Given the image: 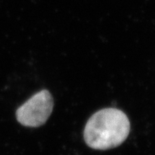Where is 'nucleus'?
<instances>
[{"mask_svg":"<svg viewBox=\"0 0 155 155\" xmlns=\"http://www.w3.org/2000/svg\"><path fill=\"white\" fill-rule=\"evenodd\" d=\"M130 122L124 112L115 108L101 110L87 122L84 138L87 145L95 150L118 147L127 139Z\"/></svg>","mask_w":155,"mask_h":155,"instance_id":"nucleus-1","label":"nucleus"},{"mask_svg":"<svg viewBox=\"0 0 155 155\" xmlns=\"http://www.w3.org/2000/svg\"><path fill=\"white\" fill-rule=\"evenodd\" d=\"M53 98L50 92L43 90L36 93L16 112L17 120L26 127H39L43 125L51 116L53 110Z\"/></svg>","mask_w":155,"mask_h":155,"instance_id":"nucleus-2","label":"nucleus"}]
</instances>
